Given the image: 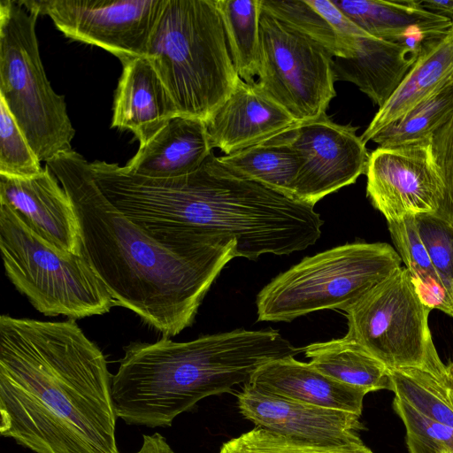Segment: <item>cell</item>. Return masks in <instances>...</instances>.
I'll list each match as a JSON object with an SVG mask.
<instances>
[{
    "label": "cell",
    "mask_w": 453,
    "mask_h": 453,
    "mask_svg": "<svg viewBox=\"0 0 453 453\" xmlns=\"http://www.w3.org/2000/svg\"><path fill=\"white\" fill-rule=\"evenodd\" d=\"M134 453H176L159 433L143 434L142 444Z\"/></svg>",
    "instance_id": "cell-35"
},
{
    "label": "cell",
    "mask_w": 453,
    "mask_h": 453,
    "mask_svg": "<svg viewBox=\"0 0 453 453\" xmlns=\"http://www.w3.org/2000/svg\"><path fill=\"white\" fill-rule=\"evenodd\" d=\"M292 128L219 159L234 174L294 199L300 161L289 141Z\"/></svg>",
    "instance_id": "cell-23"
},
{
    "label": "cell",
    "mask_w": 453,
    "mask_h": 453,
    "mask_svg": "<svg viewBox=\"0 0 453 453\" xmlns=\"http://www.w3.org/2000/svg\"><path fill=\"white\" fill-rule=\"evenodd\" d=\"M365 174L366 196L388 223L437 211L443 184L430 140L378 147Z\"/></svg>",
    "instance_id": "cell-13"
},
{
    "label": "cell",
    "mask_w": 453,
    "mask_h": 453,
    "mask_svg": "<svg viewBox=\"0 0 453 453\" xmlns=\"http://www.w3.org/2000/svg\"><path fill=\"white\" fill-rule=\"evenodd\" d=\"M238 76L253 85L257 76L261 0H215Z\"/></svg>",
    "instance_id": "cell-26"
},
{
    "label": "cell",
    "mask_w": 453,
    "mask_h": 453,
    "mask_svg": "<svg viewBox=\"0 0 453 453\" xmlns=\"http://www.w3.org/2000/svg\"><path fill=\"white\" fill-rule=\"evenodd\" d=\"M115 93L111 127L130 130L146 145L173 118L177 108L146 57L122 64Z\"/></svg>",
    "instance_id": "cell-18"
},
{
    "label": "cell",
    "mask_w": 453,
    "mask_h": 453,
    "mask_svg": "<svg viewBox=\"0 0 453 453\" xmlns=\"http://www.w3.org/2000/svg\"><path fill=\"white\" fill-rule=\"evenodd\" d=\"M45 163L73 203L81 254L118 306L163 336L191 326L212 282L236 257L234 241L220 237L195 249L172 250L111 204L81 154L71 150Z\"/></svg>",
    "instance_id": "cell-3"
},
{
    "label": "cell",
    "mask_w": 453,
    "mask_h": 453,
    "mask_svg": "<svg viewBox=\"0 0 453 453\" xmlns=\"http://www.w3.org/2000/svg\"><path fill=\"white\" fill-rule=\"evenodd\" d=\"M24 133L0 98V174L29 178L42 172Z\"/></svg>",
    "instance_id": "cell-29"
},
{
    "label": "cell",
    "mask_w": 453,
    "mask_h": 453,
    "mask_svg": "<svg viewBox=\"0 0 453 453\" xmlns=\"http://www.w3.org/2000/svg\"><path fill=\"white\" fill-rule=\"evenodd\" d=\"M89 165L111 204L172 250L194 249L216 234L234 241L235 257L254 260L303 250L322 233L314 206L234 174L212 153L196 172L171 179L104 161Z\"/></svg>",
    "instance_id": "cell-2"
},
{
    "label": "cell",
    "mask_w": 453,
    "mask_h": 453,
    "mask_svg": "<svg viewBox=\"0 0 453 453\" xmlns=\"http://www.w3.org/2000/svg\"><path fill=\"white\" fill-rule=\"evenodd\" d=\"M0 249L9 280L46 316L75 320L118 306L81 253L55 247L1 203Z\"/></svg>",
    "instance_id": "cell-7"
},
{
    "label": "cell",
    "mask_w": 453,
    "mask_h": 453,
    "mask_svg": "<svg viewBox=\"0 0 453 453\" xmlns=\"http://www.w3.org/2000/svg\"><path fill=\"white\" fill-rule=\"evenodd\" d=\"M443 384L446 388L449 398L453 404V359L448 365H446V372Z\"/></svg>",
    "instance_id": "cell-37"
},
{
    "label": "cell",
    "mask_w": 453,
    "mask_h": 453,
    "mask_svg": "<svg viewBox=\"0 0 453 453\" xmlns=\"http://www.w3.org/2000/svg\"><path fill=\"white\" fill-rule=\"evenodd\" d=\"M420 54L411 47L372 36L362 37L354 57L335 58V81L354 83L381 107L394 94Z\"/></svg>",
    "instance_id": "cell-21"
},
{
    "label": "cell",
    "mask_w": 453,
    "mask_h": 453,
    "mask_svg": "<svg viewBox=\"0 0 453 453\" xmlns=\"http://www.w3.org/2000/svg\"><path fill=\"white\" fill-rule=\"evenodd\" d=\"M246 384L264 393L359 416L367 394L333 380L311 364L298 361L294 357L265 363Z\"/></svg>",
    "instance_id": "cell-19"
},
{
    "label": "cell",
    "mask_w": 453,
    "mask_h": 453,
    "mask_svg": "<svg viewBox=\"0 0 453 453\" xmlns=\"http://www.w3.org/2000/svg\"><path fill=\"white\" fill-rule=\"evenodd\" d=\"M453 82V24L449 33L425 50L402 83L379 108L360 136L366 143L384 127Z\"/></svg>",
    "instance_id": "cell-22"
},
{
    "label": "cell",
    "mask_w": 453,
    "mask_h": 453,
    "mask_svg": "<svg viewBox=\"0 0 453 453\" xmlns=\"http://www.w3.org/2000/svg\"><path fill=\"white\" fill-rule=\"evenodd\" d=\"M430 143L443 184L442 197L434 214L453 226V111Z\"/></svg>",
    "instance_id": "cell-33"
},
{
    "label": "cell",
    "mask_w": 453,
    "mask_h": 453,
    "mask_svg": "<svg viewBox=\"0 0 453 453\" xmlns=\"http://www.w3.org/2000/svg\"><path fill=\"white\" fill-rule=\"evenodd\" d=\"M385 242H353L306 257L265 286L259 321H291L321 310L346 311L401 267Z\"/></svg>",
    "instance_id": "cell-6"
},
{
    "label": "cell",
    "mask_w": 453,
    "mask_h": 453,
    "mask_svg": "<svg viewBox=\"0 0 453 453\" xmlns=\"http://www.w3.org/2000/svg\"><path fill=\"white\" fill-rule=\"evenodd\" d=\"M219 453H373L360 437L342 442L300 439L261 426L225 442Z\"/></svg>",
    "instance_id": "cell-28"
},
{
    "label": "cell",
    "mask_w": 453,
    "mask_h": 453,
    "mask_svg": "<svg viewBox=\"0 0 453 453\" xmlns=\"http://www.w3.org/2000/svg\"><path fill=\"white\" fill-rule=\"evenodd\" d=\"M441 453H449V452L443 451V452H441Z\"/></svg>",
    "instance_id": "cell-38"
},
{
    "label": "cell",
    "mask_w": 453,
    "mask_h": 453,
    "mask_svg": "<svg viewBox=\"0 0 453 453\" xmlns=\"http://www.w3.org/2000/svg\"><path fill=\"white\" fill-rule=\"evenodd\" d=\"M393 407L406 428L410 453H453V428L433 420L395 395Z\"/></svg>",
    "instance_id": "cell-30"
},
{
    "label": "cell",
    "mask_w": 453,
    "mask_h": 453,
    "mask_svg": "<svg viewBox=\"0 0 453 453\" xmlns=\"http://www.w3.org/2000/svg\"><path fill=\"white\" fill-rule=\"evenodd\" d=\"M205 125L212 149L229 155L269 140L297 124L254 84L239 78L228 98Z\"/></svg>",
    "instance_id": "cell-16"
},
{
    "label": "cell",
    "mask_w": 453,
    "mask_h": 453,
    "mask_svg": "<svg viewBox=\"0 0 453 453\" xmlns=\"http://www.w3.org/2000/svg\"><path fill=\"white\" fill-rule=\"evenodd\" d=\"M419 236L453 298V226L434 213L415 216Z\"/></svg>",
    "instance_id": "cell-32"
},
{
    "label": "cell",
    "mask_w": 453,
    "mask_h": 453,
    "mask_svg": "<svg viewBox=\"0 0 453 453\" xmlns=\"http://www.w3.org/2000/svg\"><path fill=\"white\" fill-rule=\"evenodd\" d=\"M420 4L426 10L448 17L453 22V0H420Z\"/></svg>",
    "instance_id": "cell-36"
},
{
    "label": "cell",
    "mask_w": 453,
    "mask_h": 453,
    "mask_svg": "<svg viewBox=\"0 0 453 453\" xmlns=\"http://www.w3.org/2000/svg\"><path fill=\"white\" fill-rule=\"evenodd\" d=\"M66 37L100 47L121 64L145 57L166 0H19Z\"/></svg>",
    "instance_id": "cell-11"
},
{
    "label": "cell",
    "mask_w": 453,
    "mask_h": 453,
    "mask_svg": "<svg viewBox=\"0 0 453 453\" xmlns=\"http://www.w3.org/2000/svg\"><path fill=\"white\" fill-rule=\"evenodd\" d=\"M395 250L409 271L418 293L432 310L453 317V298L444 286L418 232L415 216L388 223Z\"/></svg>",
    "instance_id": "cell-25"
},
{
    "label": "cell",
    "mask_w": 453,
    "mask_h": 453,
    "mask_svg": "<svg viewBox=\"0 0 453 453\" xmlns=\"http://www.w3.org/2000/svg\"><path fill=\"white\" fill-rule=\"evenodd\" d=\"M238 408L256 426L312 441H350L364 428L359 415L264 393L248 384L238 395Z\"/></svg>",
    "instance_id": "cell-14"
},
{
    "label": "cell",
    "mask_w": 453,
    "mask_h": 453,
    "mask_svg": "<svg viewBox=\"0 0 453 453\" xmlns=\"http://www.w3.org/2000/svg\"><path fill=\"white\" fill-rule=\"evenodd\" d=\"M372 37L406 44L420 55L441 41L453 22L426 10L420 0H332Z\"/></svg>",
    "instance_id": "cell-17"
},
{
    "label": "cell",
    "mask_w": 453,
    "mask_h": 453,
    "mask_svg": "<svg viewBox=\"0 0 453 453\" xmlns=\"http://www.w3.org/2000/svg\"><path fill=\"white\" fill-rule=\"evenodd\" d=\"M105 357L74 319L0 317V434L34 453H120Z\"/></svg>",
    "instance_id": "cell-1"
},
{
    "label": "cell",
    "mask_w": 453,
    "mask_h": 453,
    "mask_svg": "<svg viewBox=\"0 0 453 453\" xmlns=\"http://www.w3.org/2000/svg\"><path fill=\"white\" fill-rule=\"evenodd\" d=\"M205 122L173 118L146 145L139 147L127 169L152 179H171L196 172L212 153Z\"/></svg>",
    "instance_id": "cell-20"
},
{
    "label": "cell",
    "mask_w": 453,
    "mask_h": 453,
    "mask_svg": "<svg viewBox=\"0 0 453 453\" xmlns=\"http://www.w3.org/2000/svg\"><path fill=\"white\" fill-rule=\"evenodd\" d=\"M327 22L343 52L342 58L354 57L362 37L371 36L354 23L332 0H306Z\"/></svg>",
    "instance_id": "cell-34"
},
{
    "label": "cell",
    "mask_w": 453,
    "mask_h": 453,
    "mask_svg": "<svg viewBox=\"0 0 453 453\" xmlns=\"http://www.w3.org/2000/svg\"><path fill=\"white\" fill-rule=\"evenodd\" d=\"M302 351L317 370L342 384L366 393L391 388L389 370L345 336L311 343Z\"/></svg>",
    "instance_id": "cell-24"
},
{
    "label": "cell",
    "mask_w": 453,
    "mask_h": 453,
    "mask_svg": "<svg viewBox=\"0 0 453 453\" xmlns=\"http://www.w3.org/2000/svg\"><path fill=\"white\" fill-rule=\"evenodd\" d=\"M145 57L179 115L204 122L228 98L240 78L215 0H166Z\"/></svg>",
    "instance_id": "cell-5"
},
{
    "label": "cell",
    "mask_w": 453,
    "mask_h": 453,
    "mask_svg": "<svg viewBox=\"0 0 453 453\" xmlns=\"http://www.w3.org/2000/svg\"><path fill=\"white\" fill-rule=\"evenodd\" d=\"M431 311L409 271L401 266L345 311V337L388 370L418 368L444 382L446 365L436 351L428 326Z\"/></svg>",
    "instance_id": "cell-9"
},
{
    "label": "cell",
    "mask_w": 453,
    "mask_h": 453,
    "mask_svg": "<svg viewBox=\"0 0 453 453\" xmlns=\"http://www.w3.org/2000/svg\"><path fill=\"white\" fill-rule=\"evenodd\" d=\"M357 130L332 121L326 114L290 130L289 141L300 161L295 200L314 206L365 173L370 154Z\"/></svg>",
    "instance_id": "cell-12"
},
{
    "label": "cell",
    "mask_w": 453,
    "mask_h": 453,
    "mask_svg": "<svg viewBox=\"0 0 453 453\" xmlns=\"http://www.w3.org/2000/svg\"><path fill=\"white\" fill-rule=\"evenodd\" d=\"M255 87L296 124L326 114L334 89V55L320 42L261 7Z\"/></svg>",
    "instance_id": "cell-10"
},
{
    "label": "cell",
    "mask_w": 453,
    "mask_h": 453,
    "mask_svg": "<svg viewBox=\"0 0 453 453\" xmlns=\"http://www.w3.org/2000/svg\"><path fill=\"white\" fill-rule=\"evenodd\" d=\"M39 12L19 0L0 1V98L40 161L72 149L75 130L65 96L47 79L35 33Z\"/></svg>",
    "instance_id": "cell-8"
},
{
    "label": "cell",
    "mask_w": 453,
    "mask_h": 453,
    "mask_svg": "<svg viewBox=\"0 0 453 453\" xmlns=\"http://www.w3.org/2000/svg\"><path fill=\"white\" fill-rule=\"evenodd\" d=\"M261 7L323 44L334 58H343L332 28L306 0H261Z\"/></svg>",
    "instance_id": "cell-31"
},
{
    "label": "cell",
    "mask_w": 453,
    "mask_h": 453,
    "mask_svg": "<svg viewBox=\"0 0 453 453\" xmlns=\"http://www.w3.org/2000/svg\"><path fill=\"white\" fill-rule=\"evenodd\" d=\"M124 350L111 384L117 418L151 428L171 426L200 400L246 384L265 363L302 351L273 329H235L180 342L163 336Z\"/></svg>",
    "instance_id": "cell-4"
},
{
    "label": "cell",
    "mask_w": 453,
    "mask_h": 453,
    "mask_svg": "<svg viewBox=\"0 0 453 453\" xmlns=\"http://www.w3.org/2000/svg\"><path fill=\"white\" fill-rule=\"evenodd\" d=\"M453 111V82L448 84L408 113L388 125L372 141L392 147L431 140Z\"/></svg>",
    "instance_id": "cell-27"
},
{
    "label": "cell",
    "mask_w": 453,
    "mask_h": 453,
    "mask_svg": "<svg viewBox=\"0 0 453 453\" xmlns=\"http://www.w3.org/2000/svg\"><path fill=\"white\" fill-rule=\"evenodd\" d=\"M58 182L47 167L29 178L0 174V203L13 209L55 247L80 254L78 219L69 196Z\"/></svg>",
    "instance_id": "cell-15"
}]
</instances>
